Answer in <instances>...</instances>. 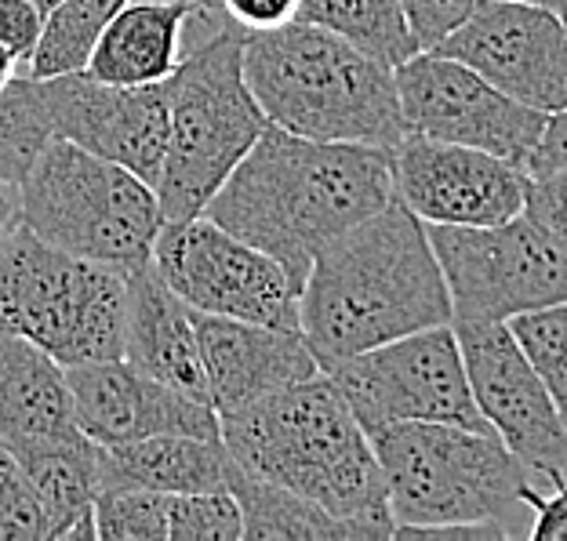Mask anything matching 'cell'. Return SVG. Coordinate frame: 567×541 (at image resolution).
<instances>
[{
    "label": "cell",
    "instance_id": "obj_14",
    "mask_svg": "<svg viewBox=\"0 0 567 541\" xmlns=\"http://www.w3.org/2000/svg\"><path fill=\"white\" fill-rule=\"evenodd\" d=\"M436 51L538 113L567 110V25L527 0H476Z\"/></svg>",
    "mask_w": 567,
    "mask_h": 541
},
{
    "label": "cell",
    "instance_id": "obj_29",
    "mask_svg": "<svg viewBox=\"0 0 567 541\" xmlns=\"http://www.w3.org/2000/svg\"><path fill=\"white\" fill-rule=\"evenodd\" d=\"M99 541H167V495L113 487L95 498Z\"/></svg>",
    "mask_w": 567,
    "mask_h": 541
},
{
    "label": "cell",
    "instance_id": "obj_32",
    "mask_svg": "<svg viewBox=\"0 0 567 541\" xmlns=\"http://www.w3.org/2000/svg\"><path fill=\"white\" fill-rule=\"evenodd\" d=\"M524 215L546 229L549 240L557 243L567 259V167L546 171V175H532Z\"/></svg>",
    "mask_w": 567,
    "mask_h": 541
},
{
    "label": "cell",
    "instance_id": "obj_7",
    "mask_svg": "<svg viewBox=\"0 0 567 541\" xmlns=\"http://www.w3.org/2000/svg\"><path fill=\"white\" fill-rule=\"evenodd\" d=\"M19 218L51 248L124 273L150 262L164 226L146 178L55 135L19 183Z\"/></svg>",
    "mask_w": 567,
    "mask_h": 541
},
{
    "label": "cell",
    "instance_id": "obj_8",
    "mask_svg": "<svg viewBox=\"0 0 567 541\" xmlns=\"http://www.w3.org/2000/svg\"><path fill=\"white\" fill-rule=\"evenodd\" d=\"M127 273L44 243L22 222L0 237V331L62 367L124 356Z\"/></svg>",
    "mask_w": 567,
    "mask_h": 541
},
{
    "label": "cell",
    "instance_id": "obj_36",
    "mask_svg": "<svg viewBox=\"0 0 567 541\" xmlns=\"http://www.w3.org/2000/svg\"><path fill=\"white\" fill-rule=\"evenodd\" d=\"M527 509H532V523H527V538L532 541H567V483L553 487V495H538L527 487Z\"/></svg>",
    "mask_w": 567,
    "mask_h": 541
},
{
    "label": "cell",
    "instance_id": "obj_21",
    "mask_svg": "<svg viewBox=\"0 0 567 541\" xmlns=\"http://www.w3.org/2000/svg\"><path fill=\"white\" fill-rule=\"evenodd\" d=\"M81 436L66 367L41 345L0 331V440L25 444Z\"/></svg>",
    "mask_w": 567,
    "mask_h": 541
},
{
    "label": "cell",
    "instance_id": "obj_24",
    "mask_svg": "<svg viewBox=\"0 0 567 541\" xmlns=\"http://www.w3.org/2000/svg\"><path fill=\"white\" fill-rule=\"evenodd\" d=\"M229 495L240 506L248 541H385L379 527L334 517L317 501L248 476L237 461L229 469Z\"/></svg>",
    "mask_w": 567,
    "mask_h": 541
},
{
    "label": "cell",
    "instance_id": "obj_16",
    "mask_svg": "<svg viewBox=\"0 0 567 541\" xmlns=\"http://www.w3.org/2000/svg\"><path fill=\"white\" fill-rule=\"evenodd\" d=\"M51 135L157 186L167 153V81L102 84L87 73L41 81Z\"/></svg>",
    "mask_w": 567,
    "mask_h": 541
},
{
    "label": "cell",
    "instance_id": "obj_5",
    "mask_svg": "<svg viewBox=\"0 0 567 541\" xmlns=\"http://www.w3.org/2000/svg\"><path fill=\"white\" fill-rule=\"evenodd\" d=\"M186 48L167 76V153L153 186L164 222L204 215L269 124L244 81L240 25L212 19Z\"/></svg>",
    "mask_w": 567,
    "mask_h": 541
},
{
    "label": "cell",
    "instance_id": "obj_23",
    "mask_svg": "<svg viewBox=\"0 0 567 541\" xmlns=\"http://www.w3.org/2000/svg\"><path fill=\"white\" fill-rule=\"evenodd\" d=\"M22 469L41 495L48 517V541H99L95 498L102 447L87 436L16 447Z\"/></svg>",
    "mask_w": 567,
    "mask_h": 541
},
{
    "label": "cell",
    "instance_id": "obj_11",
    "mask_svg": "<svg viewBox=\"0 0 567 541\" xmlns=\"http://www.w3.org/2000/svg\"><path fill=\"white\" fill-rule=\"evenodd\" d=\"M150 262L197 313L299 331V283L288 269L208 215L164 222Z\"/></svg>",
    "mask_w": 567,
    "mask_h": 541
},
{
    "label": "cell",
    "instance_id": "obj_41",
    "mask_svg": "<svg viewBox=\"0 0 567 541\" xmlns=\"http://www.w3.org/2000/svg\"><path fill=\"white\" fill-rule=\"evenodd\" d=\"M527 4H543V8H553V11H560V8H564V0H527Z\"/></svg>",
    "mask_w": 567,
    "mask_h": 541
},
{
    "label": "cell",
    "instance_id": "obj_42",
    "mask_svg": "<svg viewBox=\"0 0 567 541\" xmlns=\"http://www.w3.org/2000/svg\"><path fill=\"white\" fill-rule=\"evenodd\" d=\"M33 4H37V8H44V11H51V8L59 4V0H33Z\"/></svg>",
    "mask_w": 567,
    "mask_h": 541
},
{
    "label": "cell",
    "instance_id": "obj_13",
    "mask_svg": "<svg viewBox=\"0 0 567 541\" xmlns=\"http://www.w3.org/2000/svg\"><path fill=\"white\" fill-rule=\"evenodd\" d=\"M451 327L458 334L462 364L487 429L532 476H543L553 487L567 483V425L509 324Z\"/></svg>",
    "mask_w": 567,
    "mask_h": 541
},
{
    "label": "cell",
    "instance_id": "obj_19",
    "mask_svg": "<svg viewBox=\"0 0 567 541\" xmlns=\"http://www.w3.org/2000/svg\"><path fill=\"white\" fill-rule=\"evenodd\" d=\"M124 360L193 400L212 404L197 331H193V309L167 288L153 262L127 269Z\"/></svg>",
    "mask_w": 567,
    "mask_h": 541
},
{
    "label": "cell",
    "instance_id": "obj_27",
    "mask_svg": "<svg viewBox=\"0 0 567 541\" xmlns=\"http://www.w3.org/2000/svg\"><path fill=\"white\" fill-rule=\"evenodd\" d=\"M51 138L41 81L30 73H19L0 92V178L22 183L33 157Z\"/></svg>",
    "mask_w": 567,
    "mask_h": 541
},
{
    "label": "cell",
    "instance_id": "obj_38",
    "mask_svg": "<svg viewBox=\"0 0 567 541\" xmlns=\"http://www.w3.org/2000/svg\"><path fill=\"white\" fill-rule=\"evenodd\" d=\"M19 222H22L19 218V186L8 183V178H0V237Z\"/></svg>",
    "mask_w": 567,
    "mask_h": 541
},
{
    "label": "cell",
    "instance_id": "obj_20",
    "mask_svg": "<svg viewBox=\"0 0 567 541\" xmlns=\"http://www.w3.org/2000/svg\"><path fill=\"white\" fill-rule=\"evenodd\" d=\"M197 15L193 0H127L102 30L84 73L102 84L167 81L186 55Z\"/></svg>",
    "mask_w": 567,
    "mask_h": 541
},
{
    "label": "cell",
    "instance_id": "obj_2",
    "mask_svg": "<svg viewBox=\"0 0 567 541\" xmlns=\"http://www.w3.org/2000/svg\"><path fill=\"white\" fill-rule=\"evenodd\" d=\"M451 320L425 222L401 200L324 243L299 291V331L320 371Z\"/></svg>",
    "mask_w": 567,
    "mask_h": 541
},
{
    "label": "cell",
    "instance_id": "obj_22",
    "mask_svg": "<svg viewBox=\"0 0 567 541\" xmlns=\"http://www.w3.org/2000/svg\"><path fill=\"white\" fill-rule=\"evenodd\" d=\"M234 458L223 436H186L164 433L135 444L102 447L99 458V491L113 487H142L161 495H193V491H229Z\"/></svg>",
    "mask_w": 567,
    "mask_h": 541
},
{
    "label": "cell",
    "instance_id": "obj_1",
    "mask_svg": "<svg viewBox=\"0 0 567 541\" xmlns=\"http://www.w3.org/2000/svg\"><path fill=\"white\" fill-rule=\"evenodd\" d=\"M393 204L390 149L320 142L266 124L204 215L288 269L299 283L317 251Z\"/></svg>",
    "mask_w": 567,
    "mask_h": 541
},
{
    "label": "cell",
    "instance_id": "obj_28",
    "mask_svg": "<svg viewBox=\"0 0 567 541\" xmlns=\"http://www.w3.org/2000/svg\"><path fill=\"white\" fill-rule=\"evenodd\" d=\"M506 324L567 425V302L532 309V313L513 316Z\"/></svg>",
    "mask_w": 567,
    "mask_h": 541
},
{
    "label": "cell",
    "instance_id": "obj_30",
    "mask_svg": "<svg viewBox=\"0 0 567 541\" xmlns=\"http://www.w3.org/2000/svg\"><path fill=\"white\" fill-rule=\"evenodd\" d=\"M244 517L229 491L167 495V541H240Z\"/></svg>",
    "mask_w": 567,
    "mask_h": 541
},
{
    "label": "cell",
    "instance_id": "obj_18",
    "mask_svg": "<svg viewBox=\"0 0 567 541\" xmlns=\"http://www.w3.org/2000/svg\"><path fill=\"white\" fill-rule=\"evenodd\" d=\"M193 331H197L212 407L218 415L248 407L284 385L313 378L320 371L302 331L212 316L197 313V309H193Z\"/></svg>",
    "mask_w": 567,
    "mask_h": 541
},
{
    "label": "cell",
    "instance_id": "obj_12",
    "mask_svg": "<svg viewBox=\"0 0 567 541\" xmlns=\"http://www.w3.org/2000/svg\"><path fill=\"white\" fill-rule=\"evenodd\" d=\"M393 81L411 135L458 142L520 167L532 160L549 121L436 48H422L393 66Z\"/></svg>",
    "mask_w": 567,
    "mask_h": 541
},
{
    "label": "cell",
    "instance_id": "obj_4",
    "mask_svg": "<svg viewBox=\"0 0 567 541\" xmlns=\"http://www.w3.org/2000/svg\"><path fill=\"white\" fill-rule=\"evenodd\" d=\"M244 81L266 121L291 135L375 149L408 135L393 66L320 25L244 33Z\"/></svg>",
    "mask_w": 567,
    "mask_h": 541
},
{
    "label": "cell",
    "instance_id": "obj_10",
    "mask_svg": "<svg viewBox=\"0 0 567 541\" xmlns=\"http://www.w3.org/2000/svg\"><path fill=\"white\" fill-rule=\"evenodd\" d=\"M324 375L334 382L368 436L401 422H451L492 433L473 400L458 334L451 324L425 327L368 353L346 356Z\"/></svg>",
    "mask_w": 567,
    "mask_h": 541
},
{
    "label": "cell",
    "instance_id": "obj_40",
    "mask_svg": "<svg viewBox=\"0 0 567 541\" xmlns=\"http://www.w3.org/2000/svg\"><path fill=\"white\" fill-rule=\"evenodd\" d=\"M193 4H197L200 11H208V15L226 19V15H223V4H218V0H193Z\"/></svg>",
    "mask_w": 567,
    "mask_h": 541
},
{
    "label": "cell",
    "instance_id": "obj_26",
    "mask_svg": "<svg viewBox=\"0 0 567 541\" xmlns=\"http://www.w3.org/2000/svg\"><path fill=\"white\" fill-rule=\"evenodd\" d=\"M127 4V0H59L48 11L41 41L33 48V59L25 73L37 81L48 76H66V73H84L87 59L99 44L102 30L110 19Z\"/></svg>",
    "mask_w": 567,
    "mask_h": 541
},
{
    "label": "cell",
    "instance_id": "obj_37",
    "mask_svg": "<svg viewBox=\"0 0 567 541\" xmlns=\"http://www.w3.org/2000/svg\"><path fill=\"white\" fill-rule=\"evenodd\" d=\"M560 167H567V110L553 113L546 121V132L538 138L532 160H527V175L560 171Z\"/></svg>",
    "mask_w": 567,
    "mask_h": 541
},
{
    "label": "cell",
    "instance_id": "obj_39",
    "mask_svg": "<svg viewBox=\"0 0 567 541\" xmlns=\"http://www.w3.org/2000/svg\"><path fill=\"white\" fill-rule=\"evenodd\" d=\"M19 73H25V70L19 66V59L11 55V51H8L4 44H0V92H4V87H8L11 81H16Z\"/></svg>",
    "mask_w": 567,
    "mask_h": 541
},
{
    "label": "cell",
    "instance_id": "obj_17",
    "mask_svg": "<svg viewBox=\"0 0 567 541\" xmlns=\"http://www.w3.org/2000/svg\"><path fill=\"white\" fill-rule=\"evenodd\" d=\"M76 425L92 444L117 447L146 436L186 433L218 440V410L172 389L127 360H95L66 367Z\"/></svg>",
    "mask_w": 567,
    "mask_h": 541
},
{
    "label": "cell",
    "instance_id": "obj_25",
    "mask_svg": "<svg viewBox=\"0 0 567 541\" xmlns=\"http://www.w3.org/2000/svg\"><path fill=\"white\" fill-rule=\"evenodd\" d=\"M295 19L342 37L385 66H401L422 51L396 0H299Z\"/></svg>",
    "mask_w": 567,
    "mask_h": 541
},
{
    "label": "cell",
    "instance_id": "obj_43",
    "mask_svg": "<svg viewBox=\"0 0 567 541\" xmlns=\"http://www.w3.org/2000/svg\"><path fill=\"white\" fill-rule=\"evenodd\" d=\"M560 19H564V25H567V0H564V8H560Z\"/></svg>",
    "mask_w": 567,
    "mask_h": 541
},
{
    "label": "cell",
    "instance_id": "obj_34",
    "mask_svg": "<svg viewBox=\"0 0 567 541\" xmlns=\"http://www.w3.org/2000/svg\"><path fill=\"white\" fill-rule=\"evenodd\" d=\"M48 11L37 8L33 0H0V44L19 59L25 70L33 59V48L41 41Z\"/></svg>",
    "mask_w": 567,
    "mask_h": 541
},
{
    "label": "cell",
    "instance_id": "obj_33",
    "mask_svg": "<svg viewBox=\"0 0 567 541\" xmlns=\"http://www.w3.org/2000/svg\"><path fill=\"white\" fill-rule=\"evenodd\" d=\"M419 48H436L473 11L476 0H396Z\"/></svg>",
    "mask_w": 567,
    "mask_h": 541
},
{
    "label": "cell",
    "instance_id": "obj_6",
    "mask_svg": "<svg viewBox=\"0 0 567 541\" xmlns=\"http://www.w3.org/2000/svg\"><path fill=\"white\" fill-rule=\"evenodd\" d=\"M396 527L492 523L524 538L532 472L495 433L451 422H401L371 433Z\"/></svg>",
    "mask_w": 567,
    "mask_h": 541
},
{
    "label": "cell",
    "instance_id": "obj_15",
    "mask_svg": "<svg viewBox=\"0 0 567 541\" xmlns=\"http://www.w3.org/2000/svg\"><path fill=\"white\" fill-rule=\"evenodd\" d=\"M393 200L425 226H498L524 215L532 175L495 153L404 135L390 149Z\"/></svg>",
    "mask_w": 567,
    "mask_h": 541
},
{
    "label": "cell",
    "instance_id": "obj_31",
    "mask_svg": "<svg viewBox=\"0 0 567 541\" xmlns=\"http://www.w3.org/2000/svg\"><path fill=\"white\" fill-rule=\"evenodd\" d=\"M0 541H48L41 495L4 440H0Z\"/></svg>",
    "mask_w": 567,
    "mask_h": 541
},
{
    "label": "cell",
    "instance_id": "obj_3",
    "mask_svg": "<svg viewBox=\"0 0 567 541\" xmlns=\"http://www.w3.org/2000/svg\"><path fill=\"white\" fill-rule=\"evenodd\" d=\"M218 436L248 476L393 538L385 476L371 436L324 371L218 415Z\"/></svg>",
    "mask_w": 567,
    "mask_h": 541
},
{
    "label": "cell",
    "instance_id": "obj_9",
    "mask_svg": "<svg viewBox=\"0 0 567 541\" xmlns=\"http://www.w3.org/2000/svg\"><path fill=\"white\" fill-rule=\"evenodd\" d=\"M451 294V324L506 320L567 302V259L527 215L498 226H425Z\"/></svg>",
    "mask_w": 567,
    "mask_h": 541
},
{
    "label": "cell",
    "instance_id": "obj_35",
    "mask_svg": "<svg viewBox=\"0 0 567 541\" xmlns=\"http://www.w3.org/2000/svg\"><path fill=\"white\" fill-rule=\"evenodd\" d=\"M218 4H223V15L244 33L277 30L299 15V0H218Z\"/></svg>",
    "mask_w": 567,
    "mask_h": 541
}]
</instances>
